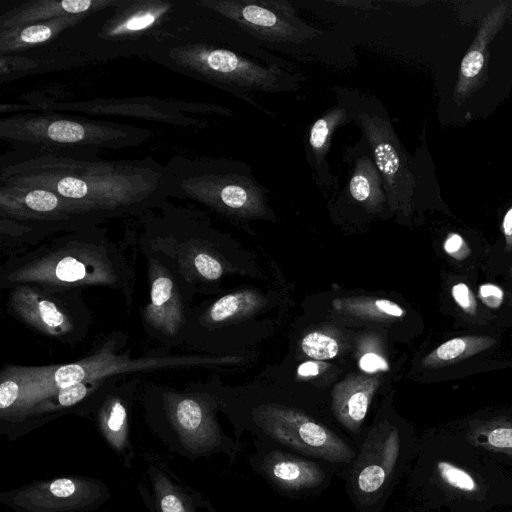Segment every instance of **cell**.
<instances>
[{"mask_svg": "<svg viewBox=\"0 0 512 512\" xmlns=\"http://www.w3.org/2000/svg\"><path fill=\"white\" fill-rule=\"evenodd\" d=\"M201 362L195 357H149L131 359L102 348L80 361L39 367L8 366L1 373L0 419L7 437L27 412L59 390L79 383L97 382L110 375Z\"/></svg>", "mask_w": 512, "mask_h": 512, "instance_id": "obj_1", "label": "cell"}, {"mask_svg": "<svg viewBox=\"0 0 512 512\" xmlns=\"http://www.w3.org/2000/svg\"><path fill=\"white\" fill-rule=\"evenodd\" d=\"M9 285L49 288L129 287V273L120 255L104 245L69 243L43 248L8 268Z\"/></svg>", "mask_w": 512, "mask_h": 512, "instance_id": "obj_2", "label": "cell"}, {"mask_svg": "<svg viewBox=\"0 0 512 512\" xmlns=\"http://www.w3.org/2000/svg\"><path fill=\"white\" fill-rule=\"evenodd\" d=\"M110 498L103 481L79 475L37 480L0 494V502L15 512H89Z\"/></svg>", "mask_w": 512, "mask_h": 512, "instance_id": "obj_3", "label": "cell"}, {"mask_svg": "<svg viewBox=\"0 0 512 512\" xmlns=\"http://www.w3.org/2000/svg\"><path fill=\"white\" fill-rule=\"evenodd\" d=\"M254 422L275 441L332 463H349L352 449L334 432L305 413L277 404L258 406Z\"/></svg>", "mask_w": 512, "mask_h": 512, "instance_id": "obj_4", "label": "cell"}, {"mask_svg": "<svg viewBox=\"0 0 512 512\" xmlns=\"http://www.w3.org/2000/svg\"><path fill=\"white\" fill-rule=\"evenodd\" d=\"M357 119L371 147L391 204L409 213L413 207L419 176L389 121L377 114L359 112Z\"/></svg>", "mask_w": 512, "mask_h": 512, "instance_id": "obj_5", "label": "cell"}, {"mask_svg": "<svg viewBox=\"0 0 512 512\" xmlns=\"http://www.w3.org/2000/svg\"><path fill=\"white\" fill-rule=\"evenodd\" d=\"M168 429L159 437L173 451L194 460L222 447V435L210 406L199 396L170 395L166 401Z\"/></svg>", "mask_w": 512, "mask_h": 512, "instance_id": "obj_6", "label": "cell"}, {"mask_svg": "<svg viewBox=\"0 0 512 512\" xmlns=\"http://www.w3.org/2000/svg\"><path fill=\"white\" fill-rule=\"evenodd\" d=\"M508 17L506 2H499L481 20L476 35L464 54L453 90V101L462 105L489 80L490 46Z\"/></svg>", "mask_w": 512, "mask_h": 512, "instance_id": "obj_7", "label": "cell"}, {"mask_svg": "<svg viewBox=\"0 0 512 512\" xmlns=\"http://www.w3.org/2000/svg\"><path fill=\"white\" fill-rule=\"evenodd\" d=\"M501 331H467L447 338L423 356L425 370L443 371L444 375L466 372L472 365L490 364L488 358L501 347Z\"/></svg>", "mask_w": 512, "mask_h": 512, "instance_id": "obj_8", "label": "cell"}, {"mask_svg": "<svg viewBox=\"0 0 512 512\" xmlns=\"http://www.w3.org/2000/svg\"><path fill=\"white\" fill-rule=\"evenodd\" d=\"M400 450L396 428L370 433L353 469L356 494L372 498L384 489L392 474Z\"/></svg>", "mask_w": 512, "mask_h": 512, "instance_id": "obj_9", "label": "cell"}, {"mask_svg": "<svg viewBox=\"0 0 512 512\" xmlns=\"http://www.w3.org/2000/svg\"><path fill=\"white\" fill-rule=\"evenodd\" d=\"M478 276L453 270L444 272L441 292L444 314L467 331H499L476 295L474 283Z\"/></svg>", "mask_w": 512, "mask_h": 512, "instance_id": "obj_10", "label": "cell"}, {"mask_svg": "<svg viewBox=\"0 0 512 512\" xmlns=\"http://www.w3.org/2000/svg\"><path fill=\"white\" fill-rule=\"evenodd\" d=\"M10 308L23 322L46 335L60 337L73 330L69 315L30 285L12 290Z\"/></svg>", "mask_w": 512, "mask_h": 512, "instance_id": "obj_11", "label": "cell"}, {"mask_svg": "<svg viewBox=\"0 0 512 512\" xmlns=\"http://www.w3.org/2000/svg\"><path fill=\"white\" fill-rule=\"evenodd\" d=\"M282 2L248 1L239 2L230 9L236 12V19L256 35L274 41L299 40L310 31H303L300 24L292 21L291 9L280 7Z\"/></svg>", "mask_w": 512, "mask_h": 512, "instance_id": "obj_12", "label": "cell"}, {"mask_svg": "<svg viewBox=\"0 0 512 512\" xmlns=\"http://www.w3.org/2000/svg\"><path fill=\"white\" fill-rule=\"evenodd\" d=\"M150 302L144 318L158 331L174 336L184 322L183 306L178 289L169 272L158 262H151Z\"/></svg>", "mask_w": 512, "mask_h": 512, "instance_id": "obj_13", "label": "cell"}, {"mask_svg": "<svg viewBox=\"0 0 512 512\" xmlns=\"http://www.w3.org/2000/svg\"><path fill=\"white\" fill-rule=\"evenodd\" d=\"M147 475L152 494L145 484L140 483L138 488L151 512H197L201 504L199 496L182 485L163 464L149 460Z\"/></svg>", "mask_w": 512, "mask_h": 512, "instance_id": "obj_14", "label": "cell"}, {"mask_svg": "<svg viewBox=\"0 0 512 512\" xmlns=\"http://www.w3.org/2000/svg\"><path fill=\"white\" fill-rule=\"evenodd\" d=\"M380 383L377 375L361 374L350 375L333 387L332 410L346 429L360 428Z\"/></svg>", "mask_w": 512, "mask_h": 512, "instance_id": "obj_15", "label": "cell"}, {"mask_svg": "<svg viewBox=\"0 0 512 512\" xmlns=\"http://www.w3.org/2000/svg\"><path fill=\"white\" fill-rule=\"evenodd\" d=\"M488 244L479 232L462 227H444L439 251L450 270L478 275L483 269Z\"/></svg>", "mask_w": 512, "mask_h": 512, "instance_id": "obj_16", "label": "cell"}, {"mask_svg": "<svg viewBox=\"0 0 512 512\" xmlns=\"http://www.w3.org/2000/svg\"><path fill=\"white\" fill-rule=\"evenodd\" d=\"M261 467L276 486L285 490L315 488L325 479V474L317 463L279 450L268 453Z\"/></svg>", "mask_w": 512, "mask_h": 512, "instance_id": "obj_17", "label": "cell"}, {"mask_svg": "<svg viewBox=\"0 0 512 512\" xmlns=\"http://www.w3.org/2000/svg\"><path fill=\"white\" fill-rule=\"evenodd\" d=\"M97 426L107 446L130 468L136 456L132 444L128 406L119 396H109L100 406Z\"/></svg>", "mask_w": 512, "mask_h": 512, "instance_id": "obj_18", "label": "cell"}, {"mask_svg": "<svg viewBox=\"0 0 512 512\" xmlns=\"http://www.w3.org/2000/svg\"><path fill=\"white\" fill-rule=\"evenodd\" d=\"M478 277L475 292L495 328L499 331L512 329V283L501 278V281H494L491 277L478 281Z\"/></svg>", "mask_w": 512, "mask_h": 512, "instance_id": "obj_19", "label": "cell"}, {"mask_svg": "<svg viewBox=\"0 0 512 512\" xmlns=\"http://www.w3.org/2000/svg\"><path fill=\"white\" fill-rule=\"evenodd\" d=\"M348 194L370 210L379 208L385 200L382 179L373 161L367 156L359 159L348 182Z\"/></svg>", "mask_w": 512, "mask_h": 512, "instance_id": "obj_20", "label": "cell"}, {"mask_svg": "<svg viewBox=\"0 0 512 512\" xmlns=\"http://www.w3.org/2000/svg\"><path fill=\"white\" fill-rule=\"evenodd\" d=\"M332 305L338 312L367 320L392 321L407 315V311L398 303L385 298L349 297L336 298Z\"/></svg>", "mask_w": 512, "mask_h": 512, "instance_id": "obj_21", "label": "cell"}, {"mask_svg": "<svg viewBox=\"0 0 512 512\" xmlns=\"http://www.w3.org/2000/svg\"><path fill=\"white\" fill-rule=\"evenodd\" d=\"M512 265V200L501 208L499 237L488 244L483 271L492 278L505 275Z\"/></svg>", "mask_w": 512, "mask_h": 512, "instance_id": "obj_22", "label": "cell"}, {"mask_svg": "<svg viewBox=\"0 0 512 512\" xmlns=\"http://www.w3.org/2000/svg\"><path fill=\"white\" fill-rule=\"evenodd\" d=\"M262 296L252 290L227 294L215 301L206 314L209 323L219 324L253 313L263 305Z\"/></svg>", "mask_w": 512, "mask_h": 512, "instance_id": "obj_23", "label": "cell"}, {"mask_svg": "<svg viewBox=\"0 0 512 512\" xmlns=\"http://www.w3.org/2000/svg\"><path fill=\"white\" fill-rule=\"evenodd\" d=\"M345 108L335 107L318 118L309 130L308 147L314 167L324 170L325 154L334 130L347 121ZM315 168V169H316Z\"/></svg>", "mask_w": 512, "mask_h": 512, "instance_id": "obj_24", "label": "cell"}, {"mask_svg": "<svg viewBox=\"0 0 512 512\" xmlns=\"http://www.w3.org/2000/svg\"><path fill=\"white\" fill-rule=\"evenodd\" d=\"M479 444L512 453V421L495 420L479 426L475 430Z\"/></svg>", "mask_w": 512, "mask_h": 512, "instance_id": "obj_25", "label": "cell"}, {"mask_svg": "<svg viewBox=\"0 0 512 512\" xmlns=\"http://www.w3.org/2000/svg\"><path fill=\"white\" fill-rule=\"evenodd\" d=\"M301 350L312 359L327 360L338 354L339 344L335 338L328 334L314 331L303 337Z\"/></svg>", "mask_w": 512, "mask_h": 512, "instance_id": "obj_26", "label": "cell"}, {"mask_svg": "<svg viewBox=\"0 0 512 512\" xmlns=\"http://www.w3.org/2000/svg\"><path fill=\"white\" fill-rule=\"evenodd\" d=\"M438 474L449 486L464 492L478 489L475 479L465 470L445 461L437 463Z\"/></svg>", "mask_w": 512, "mask_h": 512, "instance_id": "obj_27", "label": "cell"}, {"mask_svg": "<svg viewBox=\"0 0 512 512\" xmlns=\"http://www.w3.org/2000/svg\"><path fill=\"white\" fill-rule=\"evenodd\" d=\"M191 264L201 277L209 281L217 280L223 274V266L219 260L204 251L195 253Z\"/></svg>", "mask_w": 512, "mask_h": 512, "instance_id": "obj_28", "label": "cell"}, {"mask_svg": "<svg viewBox=\"0 0 512 512\" xmlns=\"http://www.w3.org/2000/svg\"><path fill=\"white\" fill-rule=\"evenodd\" d=\"M358 363L360 369L367 374L380 371L386 372L389 370V364L385 357H383L373 345L371 347V344H366L364 341H362L360 347Z\"/></svg>", "mask_w": 512, "mask_h": 512, "instance_id": "obj_29", "label": "cell"}, {"mask_svg": "<svg viewBox=\"0 0 512 512\" xmlns=\"http://www.w3.org/2000/svg\"><path fill=\"white\" fill-rule=\"evenodd\" d=\"M47 134L54 141L76 142L84 137L85 131L78 123L59 120L49 125Z\"/></svg>", "mask_w": 512, "mask_h": 512, "instance_id": "obj_30", "label": "cell"}, {"mask_svg": "<svg viewBox=\"0 0 512 512\" xmlns=\"http://www.w3.org/2000/svg\"><path fill=\"white\" fill-rule=\"evenodd\" d=\"M25 203L33 211L49 212L57 207L58 199L49 191L34 190L26 195Z\"/></svg>", "mask_w": 512, "mask_h": 512, "instance_id": "obj_31", "label": "cell"}, {"mask_svg": "<svg viewBox=\"0 0 512 512\" xmlns=\"http://www.w3.org/2000/svg\"><path fill=\"white\" fill-rule=\"evenodd\" d=\"M58 192L67 198L80 199L87 195L88 188L84 181L66 177L59 181Z\"/></svg>", "mask_w": 512, "mask_h": 512, "instance_id": "obj_32", "label": "cell"}, {"mask_svg": "<svg viewBox=\"0 0 512 512\" xmlns=\"http://www.w3.org/2000/svg\"><path fill=\"white\" fill-rule=\"evenodd\" d=\"M51 36V29L45 25H34L25 28L21 32V39L28 43H38L47 40Z\"/></svg>", "mask_w": 512, "mask_h": 512, "instance_id": "obj_33", "label": "cell"}, {"mask_svg": "<svg viewBox=\"0 0 512 512\" xmlns=\"http://www.w3.org/2000/svg\"><path fill=\"white\" fill-rule=\"evenodd\" d=\"M154 19H155V16L150 13L135 16V17L131 18L129 21H127L126 27L129 30H140V29H143V28L149 26L150 24H152Z\"/></svg>", "mask_w": 512, "mask_h": 512, "instance_id": "obj_34", "label": "cell"}, {"mask_svg": "<svg viewBox=\"0 0 512 512\" xmlns=\"http://www.w3.org/2000/svg\"><path fill=\"white\" fill-rule=\"evenodd\" d=\"M90 0H65L61 2L63 10L69 13H80L91 6Z\"/></svg>", "mask_w": 512, "mask_h": 512, "instance_id": "obj_35", "label": "cell"}, {"mask_svg": "<svg viewBox=\"0 0 512 512\" xmlns=\"http://www.w3.org/2000/svg\"><path fill=\"white\" fill-rule=\"evenodd\" d=\"M319 371L318 365L312 362L304 363L298 368V374L300 376H313Z\"/></svg>", "mask_w": 512, "mask_h": 512, "instance_id": "obj_36", "label": "cell"}, {"mask_svg": "<svg viewBox=\"0 0 512 512\" xmlns=\"http://www.w3.org/2000/svg\"><path fill=\"white\" fill-rule=\"evenodd\" d=\"M501 279L507 280L512 283V265L508 269V271L505 273L504 276L500 277Z\"/></svg>", "mask_w": 512, "mask_h": 512, "instance_id": "obj_37", "label": "cell"}]
</instances>
